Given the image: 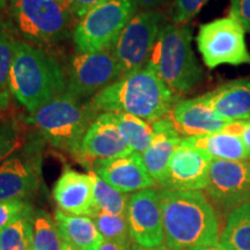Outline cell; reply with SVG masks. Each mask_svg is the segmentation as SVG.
Returning <instances> with one entry per match:
<instances>
[{
    "label": "cell",
    "instance_id": "43",
    "mask_svg": "<svg viewBox=\"0 0 250 250\" xmlns=\"http://www.w3.org/2000/svg\"><path fill=\"white\" fill-rule=\"evenodd\" d=\"M4 109H6V108L4 107V105H2V103H1V101H0V111H1V110H4Z\"/></svg>",
    "mask_w": 250,
    "mask_h": 250
},
{
    "label": "cell",
    "instance_id": "38",
    "mask_svg": "<svg viewBox=\"0 0 250 250\" xmlns=\"http://www.w3.org/2000/svg\"><path fill=\"white\" fill-rule=\"evenodd\" d=\"M190 250H229L228 248H226L223 243L220 241L219 242H214L211 243V245H205V246H199L196 247V248H192Z\"/></svg>",
    "mask_w": 250,
    "mask_h": 250
},
{
    "label": "cell",
    "instance_id": "14",
    "mask_svg": "<svg viewBox=\"0 0 250 250\" xmlns=\"http://www.w3.org/2000/svg\"><path fill=\"white\" fill-rule=\"evenodd\" d=\"M94 173L123 193L142 191L155 184L146 169L142 154L136 152L120 158L95 161Z\"/></svg>",
    "mask_w": 250,
    "mask_h": 250
},
{
    "label": "cell",
    "instance_id": "39",
    "mask_svg": "<svg viewBox=\"0 0 250 250\" xmlns=\"http://www.w3.org/2000/svg\"><path fill=\"white\" fill-rule=\"evenodd\" d=\"M132 250H169L166 246L154 247V248H146V247H142L139 245H132Z\"/></svg>",
    "mask_w": 250,
    "mask_h": 250
},
{
    "label": "cell",
    "instance_id": "41",
    "mask_svg": "<svg viewBox=\"0 0 250 250\" xmlns=\"http://www.w3.org/2000/svg\"><path fill=\"white\" fill-rule=\"evenodd\" d=\"M8 7V0H0V13H4L7 11Z\"/></svg>",
    "mask_w": 250,
    "mask_h": 250
},
{
    "label": "cell",
    "instance_id": "16",
    "mask_svg": "<svg viewBox=\"0 0 250 250\" xmlns=\"http://www.w3.org/2000/svg\"><path fill=\"white\" fill-rule=\"evenodd\" d=\"M132 153L111 112H102L90 124L80 144L79 155L90 160H109Z\"/></svg>",
    "mask_w": 250,
    "mask_h": 250
},
{
    "label": "cell",
    "instance_id": "2",
    "mask_svg": "<svg viewBox=\"0 0 250 250\" xmlns=\"http://www.w3.org/2000/svg\"><path fill=\"white\" fill-rule=\"evenodd\" d=\"M90 104L99 114L124 112L144 121L167 117L175 105V94L148 65L125 73L93 96Z\"/></svg>",
    "mask_w": 250,
    "mask_h": 250
},
{
    "label": "cell",
    "instance_id": "19",
    "mask_svg": "<svg viewBox=\"0 0 250 250\" xmlns=\"http://www.w3.org/2000/svg\"><path fill=\"white\" fill-rule=\"evenodd\" d=\"M202 96L225 120L250 121V79L229 81Z\"/></svg>",
    "mask_w": 250,
    "mask_h": 250
},
{
    "label": "cell",
    "instance_id": "29",
    "mask_svg": "<svg viewBox=\"0 0 250 250\" xmlns=\"http://www.w3.org/2000/svg\"><path fill=\"white\" fill-rule=\"evenodd\" d=\"M92 218L104 241L131 242L132 240L126 215L110 214L98 211Z\"/></svg>",
    "mask_w": 250,
    "mask_h": 250
},
{
    "label": "cell",
    "instance_id": "26",
    "mask_svg": "<svg viewBox=\"0 0 250 250\" xmlns=\"http://www.w3.org/2000/svg\"><path fill=\"white\" fill-rule=\"evenodd\" d=\"M90 174L94 182V202L96 210L104 213L126 215L130 196L114 189L94 171H90Z\"/></svg>",
    "mask_w": 250,
    "mask_h": 250
},
{
    "label": "cell",
    "instance_id": "21",
    "mask_svg": "<svg viewBox=\"0 0 250 250\" xmlns=\"http://www.w3.org/2000/svg\"><path fill=\"white\" fill-rule=\"evenodd\" d=\"M191 147L204 151L215 160L250 161V154L239 134L224 130L205 136L183 138Z\"/></svg>",
    "mask_w": 250,
    "mask_h": 250
},
{
    "label": "cell",
    "instance_id": "42",
    "mask_svg": "<svg viewBox=\"0 0 250 250\" xmlns=\"http://www.w3.org/2000/svg\"><path fill=\"white\" fill-rule=\"evenodd\" d=\"M57 1H59V2H62V4L68 6V0H57Z\"/></svg>",
    "mask_w": 250,
    "mask_h": 250
},
{
    "label": "cell",
    "instance_id": "3",
    "mask_svg": "<svg viewBox=\"0 0 250 250\" xmlns=\"http://www.w3.org/2000/svg\"><path fill=\"white\" fill-rule=\"evenodd\" d=\"M9 90L28 112L34 114L66 92V74L54 56L17 39L9 71Z\"/></svg>",
    "mask_w": 250,
    "mask_h": 250
},
{
    "label": "cell",
    "instance_id": "36",
    "mask_svg": "<svg viewBox=\"0 0 250 250\" xmlns=\"http://www.w3.org/2000/svg\"><path fill=\"white\" fill-rule=\"evenodd\" d=\"M165 0H133L137 9L140 11H154L164 4Z\"/></svg>",
    "mask_w": 250,
    "mask_h": 250
},
{
    "label": "cell",
    "instance_id": "40",
    "mask_svg": "<svg viewBox=\"0 0 250 250\" xmlns=\"http://www.w3.org/2000/svg\"><path fill=\"white\" fill-rule=\"evenodd\" d=\"M62 250H81V249L77 248V247H74L73 245H71V243H68L66 241H62Z\"/></svg>",
    "mask_w": 250,
    "mask_h": 250
},
{
    "label": "cell",
    "instance_id": "7",
    "mask_svg": "<svg viewBox=\"0 0 250 250\" xmlns=\"http://www.w3.org/2000/svg\"><path fill=\"white\" fill-rule=\"evenodd\" d=\"M137 11L133 0H108L89 11L72 30L77 54L110 48Z\"/></svg>",
    "mask_w": 250,
    "mask_h": 250
},
{
    "label": "cell",
    "instance_id": "24",
    "mask_svg": "<svg viewBox=\"0 0 250 250\" xmlns=\"http://www.w3.org/2000/svg\"><path fill=\"white\" fill-rule=\"evenodd\" d=\"M122 136L132 152L143 154L151 145L154 137L153 122L144 121L142 118L124 114L111 112Z\"/></svg>",
    "mask_w": 250,
    "mask_h": 250
},
{
    "label": "cell",
    "instance_id": "27",
    "mask_svg": "<svg viewBox=\"0 0 250 250\" xmlns=\"http://www.w3.org/2000/svg\"><path fill=\"white\" fill-rule=\"evenodd\" d=\"M33 210L0 230V250H34Z\"/></svg>",
    "mask_w": 250,
    "mask_h": 250
},
{
    "label": "cell",
    "instance_id": "18",
    "mask_svg": "<svg viewBox=\"0 0 250 250\" xmlns=\"http://www.w3.org/2000/svg\"><path fill=\"white\" fill-rule=\"evenodd\" d=\"M154 137L149 147L143 153L145 167L155 183L161 184L174 152L182 143V137L175 130L169 117L153 122Z\"/></svg>",
    "mask_w": 250,
    "mask_h": 250
},
{
    "label": "cell",
    "instance_id": "37",
    "mask_svg": "<svg viewBox=\"0 0 250 250\" xmlns=\"http://www.w3.org/2000/svg\"><path fill=\"white\" fill-rule=\"evenodd\" d=\"M99 250H132V245L131 242L104 241Z\"/></svg>",
    "mask_w": 250,
    "mask_h": 250
},
{
    "label": "cell",
    "instance_id": "22",
    "mask_svg": "<svg viewBox=\"0 0 250 250\" xmlns=\"http://www.w3.org/2000/svg\"><path fill=\"white\" fill-rule=\"evenodd\" d=\"M55 221L62 241L71 243L81 250H99L104 242L93 218L68 214L57 210Z\"/></svg>",
    "mask_w": 250,
    "mask_h": 250
},
{
    "label": "cell",
    "instance_id": "12",
    "mask_svg": "<svg viewBox=\"0 0 250 250\" xmlns=\"http://www.w3.org/2000/svg\"><path fill=\"white\" fill-rule=\"evenodd\" d=\"M126 217L131 239L137 245L146 248L164 245V220L158 190L148 188L130 195Z\"/></svg>",
    "mask_w": 250,
    "mask_h": 250
},
{
    "label": "cell",
    "instance_id": "1",
    "mask_svg": "<svg viewBox=\"0 0 250 250\" xmlns=\"http://www.w3.org/2000/svg\"><path fill=\"white\" fill-rule=\"evenodd\" d=\"M164 220L165 246L190 250L220 240V227L211 203L202 191L158 190Z\"/></svg>",
    "mask_w": 250,
    "mask_h": 250
},
{
    "label": "cell",
    "instance_id": "25",
    "mask_svg": "<svg viewBox=\"0 0 250 250\" xmlns=\"http://www.w3.org/2000/svg\"><path fill=\"white\" fill-rule=\"evenodd\" d=\"M15 31L9 19L0 13V101L7 108L9 103V71L14 57Z\"/></svg>",
    "mask_w": 250,
    "mask_h": 250
},
{
    "label": "cell",
    "instance_id": "15",
    "mask_svg": "<svg viewBox=\"0 0 250 250\" xmlns=\"http://www.w3.org/2000/svg\"><path fill=\"white\" fill-rule=\"evenodd\" d=\"M168 117L182 138L220 132L230 123L219 116L202 95L175 103Z\"/></svg>",
    "mask_w": 250,
    "mask_h": 250
},
{
    "label": "cell",
    "instance_id": "8",
    "mask_svg": "<svg viewBox=\"0 0 250 250\" xmlns=\"http://www.w3.org/2000/svg\"><path fill=\"white\" fill-rule=\"evenodd\" d=\"M196 42L203 62L208 68L221 65H250L246 29L232 17L202 24Z\"/></svg>",
    "mask_w": 250,
    "mask_h": 250
},
{
    "label": "cell",
    "instance_id": "34",
    "mask_svg": "<svg viewBox=\"0 0 250 250\" xmlns=\"http://www.w3.org/2000/svg\"><path fill=\"white\" fill-rule=\"evenodd\" d=\"M105 1L108 0H68V8H70L73 18L80 20L89 11Z\"/></svg>",
    "mask_w": 250,
    "mask_h": 250
},
{
    "label": "cell",
    "instance_id": "10",
    "mask_svg": "<svg viewBox=\"0 0 250 250\" xmlns=\"http://www.w3.org/2000/svg\"><path fill=\"white\" fill-rule=\"evenodd\" d=\"M66 74V92L86 99L101 92L124 76L120 62L111 50L76 54L70 59Z\"/></svg>",
    "mask_w": 250,
    "mask_h": 250
},
{
    "label": "cell",
    "instance_id": "17",
    "mask_svg": "<svg viewBox=\"0 0 250 250\" xmlns=\"http://www.w3.org/2000/svg\"><path fill=\"white\" fill-rule=\"evenodd\" d=\"M52 195L59 210L73 215L92 218L98 212L94 202V182L88 174L65 169L56 182Z\"/></svg>",
    "mask_w": 250,
    "mask_h": 250
},
{
    "label": "cell",
    "instance_id": "33",
    "mask_svg": "<svg viewBox=\"0 0 250 250\" xmlns=\"http://www.w3.org/2000/svg\"><path fill=\"white\" fill-rule=\"evenodd\" d=\"M229 17L239 21L246 31H250V0H230Z\"/></svg>",
    "mask_w": 250,
    "mask_h": 250
},
{
    "label": "cell",
    "instance_id": "13",
    "mask_svg": "<svg viewBox=\"0 0 250 250\" xmlns=\"http://www.w3.org/2000/svg\"><path fill=\"white\" fill-rule=\"evenodd\" d=\"M212 160L208 153L182 142L171 156L161 183L162 188L180 191H201L208 186Z\"/></svg>",
    "mask_w": 250,
    "mask_h": 250
},
{
    "label": "cell",
    "instance_id": "11",
    "mask_svg": "<svg viewBox=\"0 0 250 250\" xmlns=\"http://www.w3.org/2000/svg\"><path fill=\"white\" fill-rule=\"evenodd\" d=\"M205 190L219 208L229 212L250 202V161L213 159Z\"/></svg>",
    "mask_w": 250,
    "mask_h": 250
},
{
    "label": "cell",
    "instance_id": "20",
    "mask_svg": "<svg viewBox=\"0 0 250 250\" xmlns=\"http://www.w3.org/2000/svg\"><path fill=\"white\" fill-rule=\"evenodd\" d=\"M37 187L39 171L30 160L13 155L0 164V202L27 198Z\"/></svg>",
    "mask_w": 250,
    "mask_h": 250
},
{
    "label": "cell",
    "instance_id": "6",
    "mask_svg": "<svg viewBox=\"0 0 250 250\" xmlns=\"http://www.w3.org/2000/svg\"><path fill=\"white\" fill-rule=\"evenodd\" d=\"M7 13L21 40L41 49L67 39L74 20L68 6L57 0H8Z\"/></svg>",
    "mask_w": 250,
    "mask_h": 250
},
{
    "label": "cell",
    "instance_id": "35",
    "mask_svg": "<svg viewBox=\"0 0 250 250\" xmlns=\"http://www.w3.org/2000/svg\"><path fill=\"white\" fill-rule=\"evenodd\" d=\"M226 130L239 134L241 137L242 142L245 143L246 147L250 154V121L230 122Z\"/></svg>",
    "mask_w": 250,
    "mask_h": 250
},
{
    "label": "cell",
    "instance_id": "31",
    "mask_svg": "<svg viewBox=\"0 0 250 250\" xmlns=\"http://www.w3.org/2000/svg\"><path fill=\"white\" fill-rule=\"evenodd\" d=\"M210 0H173L170 18L175 24H187Z\"/></svg>",
    "mask_w": 250,
    "mask_h": 250
},
{
    "label": "cell",
    "instance_id": "32",
    "mask_svg": "<svg viewBox=\"0 0 250 250\" xmlns=\"http://www.w3.org/2000/svg\"><path fill=\"white\" fill-rule=\"evenodd\" d=\"M31 210L30 205L24 199L0 202V230L14 223Z\"/></svg>",
    "mask_w": 250,
    "mask_h": 250
},
{
    "label": "cell",
    "instance_id": "4",
    "mask_svg": "<svg viewBox=\"0 0 250 250\" xmlns=\"http://www.w3.org/2000/svg\"><path fill=\"white\" fill-rule=\"evenodd\" d=\"M146 65L153 68L174 94L191 92L202 81L203 70L192 50L190 27L166 23Z\"/></svg>",
    "mask_w": 250,
    "mask_h": 250
},
{
    "label": "cell",
    "instance_id": "5",
    "mask_svg": "<svg viewBox=\"0 0 250 250\" xmlns=\"http://www.w3.org/2000/svg\"><path fill=\"white\" fill-rule=\"evenodd\" d=\"M99 115L90 101L64 92L31 114V122L52 146L79 154L81 140Z\"/></svg>",
    "mask_w": 250,
    "mask_h": 250
},
{
    "label": "cell",
    "instance_id": "30",
    "mask_svg": "<svg viewBox=\"0 0 250 250\" xmlns=\"http://www.w3.org/2000/svg\"><path fill=\"white\" fill-rule=\"evenodd\" d=\"M23 145V136L13 122L0 124V164L13 156Z\"/></svg>",
    "mask_w": 250,
    "mask_h": 250
},
{
    "label": "cell",
    "instance_id": "28",
    "mask_svg": "<svg viewBox=\"0 0 250 250\" xmlns=\"http://www.w3.org/2000/svg\"><path fill=\"white\" fill-rule=\"evenodd\" d=\"M34 250H62V240L51 215L39 210L31 215Z\"/></svg>",
    "mask_w": 250,
    "mask_h": 250
},
{
    "label": "cell",
    "instance_id": "9",
    "mask_svg": "<svg viewBox=\"0 0 250 250\" xmlns=\"http://www.w3.org/2000/svg\"><path fill=\"white\" fill-rule=\"evenodd\" d=\"M167 23L162 12L140 11L133 15L110 46L124 74L147 64L162 27Z\"/></svg>",
    "mask_w": 250,
    "mask_h": 250
},
{
    "label": "cell",
    "instance_id": "23",
    "mask_svg": "<svg viewBox=\"0 0 250 250\" xmlns=\"http://www.w3.org/2000/svg\"><path fill=\"white\" fill-rule=\"evenodd\" d=\"M220 242L229 250H250V202L228 213Z\"/></svg>",
    "mask_w": 250,
    "mask_h": 250
}]
</instances>
